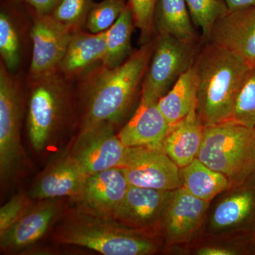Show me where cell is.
<instances>
[{
    "instance_id": "8",
    "label": "cell",
    "mask_w": 255,
    "mask_h": 255,
    "mask_svg": "<svg viewBox=\"0 0 255 255\" xmlns=\"http://www.w3.org/2000/svg\"><path fill=\"white\" fill-rule=\"evenodd\" d=\"M196 42L159 34L142 83L144 102H157L195 61Z\"/></svg>"
},
{
    "instance_id": "13",
    "label": "cell",
    "mask_w": 255,
    "mask_h": 255,
    "mask_svg": "<svg viewBox=\"0 0 255 255\" xmlns=\"http://www.w3.org/2000/svg\"><path fill=\"white\" fill-rule=\"evenodd\" d=\"M70 29L50 15L37 19L31 31L32 78H48L60 67L73 37Z\"/></svg>"
},
{
    "instance_id": "10",
    "label": "cell",
    "mask_w": 255,
    "mask_h": 255,
    "mask_svg": "<svg viewBox=\"0 0 255 255\" xmlns=\"http://www.w3.org/2000/svg\"><path fill=\"white\" fill-rule=\"evenodd\" d=\"M210 205L182 187L172 191L161 224L164 249L189 247L200 237Z\"/></svg>"
},
{
    "instance_id": "18",
    "label": "cell",
    "mask_w": 255,
    "mask_h": 255,
    "mask_svg": "<svg viewBox=\"0 0 255 255\" xmlns=\"http://www.w3.org/2000/svg\"><path fill=\"white\" fill-rule=\"evenodd\" d=\"M170 125L157 102L140 101L130 120L117 133L126 147H162Z\"/></svg>"
},
{
    "instance_id": "3",
    "label": "cell",
    "mask_w": 255,
    "mask_h": 255,
    "mask_svg": "<svg viewBox=\"0 0 255 255\" xmlns=\"http://www.w3.org/2000/svg\"><path fill=\"white\" fill-rule=\"evenodd\" d=\"M152 53V45L147 44L118 66L106 68L85 96L80 129L104 122L115 125L126 117Z\"/></svg>"
},
{
    "instance_id": "34",
    "label": "cell",
    "mask_w": 255,
    "mask_h": 255,
    "mask_svg": "<svg viewBox=\"0 0 255 255\" xmlns=\"http://www.w3.org/2000/svg\"><path fill=\"white\" fill-rule=\"evenodd\" d=\"M229 11L255 7V0H224Z\"/></svg>"
},
{
    "instance_id": "28",
    "label": "cell",
    "mask_w": 255,
    "mask_h": 255,
    "mask_svg": "<svg viewBox=\"0 0 255 255\" xmlns=\"http://www.w3.org/2000/svg\"><path fill=\"white\" fill-rule=\"evenodd\" d=\"M124 0H104L94 4L87 14V28L90 33L107 31L126 8Z\"/></svg>"
},
{
    "instance_id": "5",
    "label": "cell",
    "mask_w": 255,
    "mask_h": 255,
    "mask_svg": "<svg viewBox=\"0 0 255 255\" xmlns=\"http://www.w3.org/2000/svg\"><path fill=\"white\" fill-rule=\"evenodd\" d=\"M21 102L17 87L4 67L0 70V180L14 184L31 169L21 140Z\"/></svg>"
},
{
    "instance_id": "19",
    "label": "cell",
    "mask_w": 255,
    "mask_h": 255,
    "mask_svg": "<svg viewBox=\"0 0 255 255\" xmlns=\"http://www.w3.org/2000/svg\"><path fill=\"white\" fill-rule=\"evenodd\" d=\"M204 128L195 107L187 117L170 126L161 148L182 168L198 158Z\"/></svg>"
},
{
    "instance_id": "6",
    "label": "cell",
    "mask_w": 255,
    "mask_h": 255,
    "mask_svg": "<svg viewBox=\"0 0 255 255\" xmlns=\"http://www.w3.org/2000/svg\"><path fill=\"white\" fill-rule=\"evenodd\" d=\"M66 110L67 97L58 84L47 80L33 89L28 100L27 130L30 144L38 155L60 150Z\"/></svg>"
},
{
    "instance_id": "16",
    "label": "cell",
    "mask_w": 255,
    "mask_h": 255,
    "mask_svg": "<svg viewBox=\"0 0 255 255\" xmlns=\"http://www.w3.org/2000/svg\"><path fill=\"white\" fill-rule=\"evenodd\" d=\"M86 177L66 147L50 158L28 192L36 201L56 198L71 200L80 192Z\"/></svg>"
},
{
    "instance_id": "14",
    "label": "cell",
    "mask_w": 255,
    "mask_h": 255,
    "mask_svg": "<svg viewBox=\"0 0 255 255\" xmlns=\"http://www.w3.org/2000/svg\"><path fill=\"white\" fill-rule=\"evenodd\" d=\"M172 191L129 185L113 219L128 227L162 237V217Z\"/></svg>"
},
{
    "instance_id": "17",
    "label": "cell",
    "mask_w": 255,
    "mask_h": 255,
    "mask_svg": "<svg viewBox=\"0 0 255 255\" xmlns=\"http://www.w3.org/2000/svg\"><path fill=\"white\" fill-rule=\"evenodd\" d=\"M208 41L255 67V7L229 11L214 25Z\"/></svg>"
},
{
    "instance_id": "2",
    "label": "cell",
    "mask_w": 255,
    "mask_h": 255,
    "mask_svg": "<svg viewBox=\"0 0 255 255\" xmlns=\"http://www.w3.org/2000/svg\"><path fill=\"white\" fill-rule=\"evenodd\" d=\"M196 112L204 127L232 119L242 84L251 67L237 55L209 43L196 58Z\"/></svg>"
},
{
    "instance_id": "25",
    "label": "cell",
    "mask_w": 255,
    "mask_h": 255,
    "mask_svg": "<svg viewBox=\"0 0 255 255\" xmlns=\"http://www.w3.org/2000/svg\"><path fill=\"white\" fill-rule=\"evenodd\" d=\"M253 236L239 238H214L201 236L191 246L196 255H252Z\"/></svg>"
},
{
    "instance_id": "11",
    "label": "cell",
    "mask_w": 255,
    "mask_h": 255,
    "mask_svg": "<svg viewBox=\"0 0 255 255\" xmlns=\"http://www.w3.org/2000/svg\"><path fill=\"white\" fill-rule=\"evenodd\" d=\"M129 185L173 191L181 187L180 168L160 147H127L123 166Z\"/></svg>"
},
{
    "instance_id": "26",
    "label": "cell",
    "mask_w": 255,
    "mask_h": 255,
    "mask_svg": "<svg viewBox=\"0 0 255 255\" xmlns=\"http://www.w3.org/2000/svg\"><path fill=\"white\" fill-rule=\"evenodd\" d=\"M194 25L209 40L214 25L228 11L224 0H185Z\"/></svg>"
},
{
    "instance_id": "23",
    "label": "cell",
    "mask_w": 255,
    "mask_h": 255,
    "mask_svg": "<svg viewBox=\"0 0 255 255\" xmlns=\"http://www.w3.org/2000/svg\"><path fill=\"white\" fill-rule=\"evenodd\" d=\"M154 25L159 34L196 42L197 36L185 0H157Z\"/></svg>"
},
{
    "instance_id": "30",
    "label": "cell",
    "mask_w": 255,
    "mask_h": 255,
    "mask_svg": "<svg viewBox=\"0 0 255 255\" xmlns=\"http://www.w3.org/2000/svg\"><path fill=\"white\" fill-rule=\"evenodd\" d=\"M36 201L28 191H21L15 194L5 203L0 209V235L21 219Z\"/></svg>"
},
{
    "instance_id": "1",
    "label": "cell",
    "mask_w": 255,
    "mask_h": 255,
    "mask_svg": "<svg viewBox=\"0 0 255 255\" xmlns=\"http://www.w3.org/2000/svg\"><path fill=\"white\" fill-rule=\"evenodd\" d=\"M51 238L55 244L82 247L105 255H152L164 248L160 236L75 206H68L52 230Z\"/></svg>"
},
{
    "instance_id": "31",
    "label": "cell",
    "mask_w": 255,
    "mask_h": 255,
    "mask_svg": "<svg viewBox=\"0 0 255 255\" xmlns=\"http://www.w3.org/2000/svg\"><path fill=\"white\" fill-rule=\"evenodd\" d=\"M90 9V0H61L52 16L71 28L85 17Z\"/></svg>"
},
{
    "instance_id": "4",
    "label": "cell",
    "mask_w": 255,
    "mask_h": 255,
    "mask_svg": "<svg viewBox=\"0 0 255 255\" xmlns=\"http://www.w3.org/2000/svg\"><path fill=\"white\" fill-rule=\"evenodd\" d=\"M198 159L239 185L255 172V128L233 119L205 127Z\"/></svg>"
},
{
    "instance_id": "15",
    "label": "cell",
    "mask_w": 255,
    "mask_h": 255,
    "mask_svg": "<svg viewBox=\"0 0 255 255\" xmlns=\"http://www.w3.org/2000/svg\"><path fill=\"white\" fill-rule=\"evenodd\" d=\"M128 187L122 168L106 169L85 178L78 195L69 202L91 214L113 219Z\"/></svg>"
},
{
    "instance_id": "22",
    "label": "cell",
    "mask_w": 255,
    "mask_h": 255,
    "mask_svg": "<svg viewBox=\"0 0 255 255\" xmlns=\"http://www.w3.org/2000/svg\"><path fill=\"white\" fill-rule=\"evenodd\" d=\"M106 31L73 34L60 65L64 71L78 73L100 60L103 61L107 53Z\"/></svg>"
},
{
    "instance_id": "35",
    "label": "cell",
    "mask_w": 255,
    "mask_h": 255,
    "mask_svg": "<svg viewBox=\"0 0 255 255\" xmlns=\"http://www.w3.org/2000/svg\"><path fill=\"white\" fill-rule=\"evenodd\" d=\"M252 255H255V231L253 233V241H252Z\"/></svg>"
},
{
    "instance_id": "7",
    "label": "cell",
    "mask_w": 255,
    "mask_h": 255,
    "mask_svg": "<svg viewBox=\"0 0 255 255\" xmlns=\"http://www.w3.org/2000/svg\"><path fill=\"white\" fill-rule=\"evenodd\" d=\"M210 205L201 236L239 238L255 231V172L244 182L220 194Z\"/></svg>"
},
{
    "instance_id": "33",
    "label": "cell",
    "mask_w": 255,
    "mask_h": 255,
    "mask_svg": "<svg viewBox=\"0 0 255 255\" xmlns=\"http://www.w3.org/2000/svg\"><path fill=\"white\" fill-rule=\"evenodd\" d=\"M31 5L39 16H46L53 12L61 0H25Z\"/></svg>"
},
{
    "instance_id": "27",
    "label": "cell",
    "mask_w": 255,
    "mask_h": 255,
    "mask_svg": "<svg viewBox=\"0 0 255 255\" xmlns=\"http://www.w3.org/2000/svg\"><path fill=\"white\" fill-rule=\"evenodd\" d=\"M232 119L255 128V67L250 69L238 94Z\"/></svg>"
},
{
    "instance_id": "12",
    "label": "cell",
    "mask_w": 255,
    "mask_h": 255,
    "mask_svg": "<svg viewBox=\"0 0 255 255\" xmlns=\"http://www.w3.org/2000/svg\"><path fill=\"white\" fill-rule=\"evenodd\" d=\"M65 198L36 201L22 217L0 235L3 254L31 251L32 247L52 231L68 208Z\"/></svg>"
},
{
    "instance_id": "29",
    "label": "cell",
    "mask_w": 255,
    "mask_h": 255,
    "mask_svg": "<svg viewBox=\"0 0 255 255\" xmlns=\"http://www.w3.org/2000/svg\"><path fill=\"white\" fill-rule=\"evenodd\" d=\"M19 40L17 32L9 16L0 14V53L6 68L14 71L19 64Z\"/></svg>"
},
{
    "instance_id": "21",
    "label": "cell",
    "mask_w": 255,
    "mask_h": 255,
    "mask_svg": "<svg viewBox=\"0 0 255 255\" xmlns=\"http://www.w3.org/2000/svg\"><path fill=\"white\" fill-rule=\"evenodd\" d=\"M181 187L198 199L211 203L215 198L231 189L228 178L196 158L180 168Z\"/></svg>"
},
{
    "instance_id": "20",
    "label": "cell",
    "mask_w": 255,
    "mask_h": 255,
    "mask_svg": "<svg viewBox=\"0 0 255 255\" xmlns=\"http://www.w3.org/2000/svg\"><path fill=\"white\" fill-rule=\"evenodd\" d=\"M199 72L196 60L190 68L179 77L167 93L157 102L159 110L169 125L187 117L196 107Z\"/></svg>"
},
{
    "instance_id": "32",
    "label": "cell",
    "mask_w": 255,
    "mask_h": 255,
    "mask_svg": "<svg viewBox=\"0 0 255 255\" xmlns=\"http://www.w3.org/2000/svg\"><path fill=\"white\" fill-rule=\"evenodd\" d=\"M157 0H129L134 21L144 38L150 34L154 25V16Z\"/></svg>"
},
{
    "instance_id": "9",
    "label": "cell",
    "mask_w": 255,
    "mask_h": 255,
    "mask_svg": "<svg viewBox=\"0 0 255 255\" xmlns=\"http://www.w3.org/2000/svg\"><path fill=\"white\" fill-rule=\"evenodd\" d=\"M114 126L104 122L80 129L69 147L72 158L86 177L123 166L128 147L114 132Z\"/></svg>"
},
{
    "instance_id": "24",
    "label": "cell",
    "mask_w": 255,
    "mask_h": 255,
    "mask_svg": "<svg viewBox=\"0 0 255 255\" xmlns=\"http://www.w3.org/2000/svg\"><path fill=\"white\" fill-rule=\"evenodd\" d=\"M134 25L133 15L128 5L117 21L106 31L107 53L103 60L106 68H115L130 56Z\"/></svg>"
}]
</instances>
